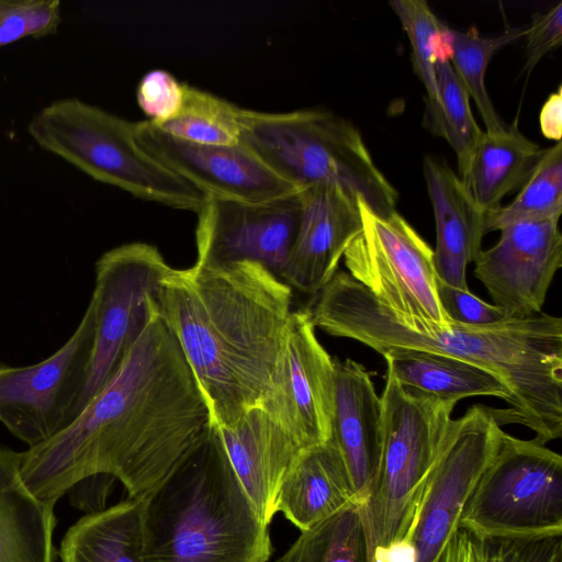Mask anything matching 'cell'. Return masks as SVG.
<instances>
[{
	"instance_id": "cell-1",
	"label": "cell",
	"mask_w": 562,
	"mask_h": 562,
	"mask_svg": "<svg viewBox=\"0 0 562 562\" xmlns=\"http://www.w3.org/2000/svg\"><path fill=\"white\" fill-rule=\"evenodd\" d=\"M212 428L196 380L158 312L77 418L22 452L21 475L36 497L53 506L93 475L112 476L130 497H140Z\"/></svg>"
},
{
	"instance_id": "cell-2",
	"label": "cell",
	"mask_w": 562,
	"mask_h": 562,
	"mask_svg": "<svg viewBox=\"0 0 562 562\" xmlns=\"http://www.w3.org/2000/svg\"><path fill=\"white\" fill-rule=\"evenodd\" d=\"M292 288L261 263L196 261L162 278L159 315L196 380L213 428L262 406L273 385Z\"/></svg>"
},
{
	"instance_id": "cell-3",
	"label": "cell",
	"mask_w": 562,
	"mask_h": 562,
	"mask_svg": "<svg viewBox=\"0 0 562 562\" xmlns=\"http://www.w3.org/2000/svg\"><path fill=\"white\" fill-rule=\"evenodd\" d=\"M312 322L328 335L359 341L380 355L419 350L479 366L499 378L513 403L493 408L501 426L519 424L547 443L562 435V318L547 313L490 325L439 326L380 304L348 272L337 271L314 296Z\"/></svg>"
},
{
	"instance_id": "cell-4",
	"label": "cell",
	"mask_w": 562,
	"mask_h": 562,
	"mask_svg": "<svg viewBox=\"0 0 562 562\" xmlns=\"http://www.w3.org/2000/svg\"><path fill=\"white\" fill-rule=\"evenodd\" d=\"M143 499L145 562H268L273 547L212 428Z\"/></svg>"
},
{
	"instance_id": "cell-5",
	"label": "cell",
	"mask_w": 562,
	"mask_h": 562,
	"mask_svg": "<svg viewBox=\"0 0 562 562\" xmlns=\"http://www.w3.org/2000/svg\"><path fill=\"white\" fill-rule=\"evenodd\" d=\"M382 442L366 502L359 506L368 562L412 529L446 446L454 404L403 387L386 369Z\"/></svg>"
},
{
	"instance_id": "cell-6",
	"label": "cell",
	"mask_w": 562,
	"mask_h": 562,
	"mask_svg": "<svg viewBox=\"0 0 562 562\" xmlns=\"http://www.w3.org/2000/svg\"><path fill=\"white\" fill-rule=\"evenodd\" d=\"M240 122V140L299 190L337 183L358 195L376 216L396 211V189L348 120L319 109L262 112L241 108Z\"/></svg>"
},
{
	"instance_id": "cell-7",
	"label": "cell",
	"mask_w": 562,
	"mask_h": 562,
	"mask_svg": "<svg viewBox=\"0 0 562 562\" xmlns=\"http://www.w3.org/2000/svg\"><path fill=\"white\" fill-rule=\"evenodd\" d=\"M45 150L91 178L175 209L198 212L205 195L140 147L134 122L77 98L41 109L27 126Z\"/></svg>"
},
{
	"instance_id": "cell-8",
	"label": "cell",
	"mask_w": 562,
	"mask_h": 562,
	"mask_svg": "<svg viewBox=\"0 0 562 562\" xmlns=\"http://www.w3.org/2000/svg\"><path fill=\"white\" fill-rule=\"evenodd\" d=\"M459 526L494 538L562 535V457L504 431Z\"/></svg>"
},
{
	"instance_id": "cell-9",
	"label": "cell",
	"mask_w": 562,
	"mask_h": 562,
	"mask_svg": "<svg viewBox=\"0 0 562 562\" xmlns=\"http://www.w3.org/2000/svg\"><path fill=\"white\" fill-rule=\"evenodd\" d=\"M170 269L157 247L140 241L114 247L97 261L88 304L93 315V348L79 414L114 376L159 312L161 280Z\"/></svg>"
},
{
	"instance_id": "cell-10",
	"label": "cell",
	"mask_w": 562,
	"mask_h": 562,
	"mask_svg": "<svg viewBox=\"0 0 562 562\" xmlns=\"http://www.w3.org/2000/svg\"><path fill=\"white\" fill-rule=\"evenodd\" d=\"M360 209L362 232L344 254L348 273L392 312L448 326L434 249L396 211L376 216L361 199Z\"/></svg>"
},
{
	"instance_id": "cell-11",
	"label": "cell",
	"mask_w": 562,
	"mask_h": 562,
	"mask_svg": "<svg viewBox=\"0 0 562 562\" xmlns=\"http://www.w3.org/2000/svg\"><path fill=\"white\" fill-rule=\"evenodd\" d=\"M92 348L88 305L72 335L47 359L23 367L0 363V423L29 448L66 429L79 415Z\"/></svg>"
},
{
	"instance_id": "cell-12",
	"label": "cell",
	"mask_w": 562,
	"mask_h": 562,
	"mask_svg": "<svg viewBox=\"0 0 562 562\" xmlns=\"http://www.w3.org/2000/svg\"><path fill=\"white\" fill-rule=\"evenodd\" d=\"M504 430L493 408L475 404L453 419L443 451L418 508L407 541L415 562H437Z\"/></svg>"
},
{
	"instance_id": "cell-13",
	"label": "cell",
	"mask_w": 562,
	"mask_h": 562,
	"mask_svg": "<svg viewBox=\"0 0 562 562\" xmlns=\"http://www.w3.org/2000/svg\"><path fill=\"white\" fill-rule=\"evenodd\" d=\"M335 366L308 308L293 311L273 385L262 406L305 450L331 438Z\"/></svg>"
},
{
	"instance_id": "cell-14",
	"label": "cell",
	"mask_w": 562,
	"mask_h": 562,
	"mask_svg": "<svg viewBox=\"0 0 562 562\" xmlns=\"http://www.w3.org/2000/svg\"><path fill=\"white\" fill-rule=\"evenodd\" d=\"M300 191L266 202L205 195L196 212V261H255L280 277L300 222Z\"/></svg>"
},
{
	"instance_id": "cell-15",
	"label": "cell",
	"mask_w": 562,
	"mask_h": 562,
	"mask_svg": "<svg viewBox=\"0 0 562 562\" xmlns=\"http://www.w3.org/2000/svg\"><path fill=\"white\" fill-rule=\"evenodd\" d=\"M137 143L204 195L266 202L300 191L247 144H198L165 133L149 120L134 122Z\"/></svg>"
},
{
	"instance_id": "cell-16",
	"label": "cell",
	"mask_w": 562,
	"mask_h": 562,
	"mask_svg": "<svg viewBox=\"0 0 562 562\" xmlns=\"http://www.w3.org/2000/svg\"><path fill=\"white\" fill-rule=\"evenodd\" d=\"M499 232L497 243L474 259V276L507 318L538 315L562 266L559 221L516 222Z\"/></svg>"
},
{
	"instance_id": "cell-17",
	"label": "cell",
	"mask_w": 562,
	"mask_h": 562,
	"mask_svg": "<svg viewBox=\"0 0 562 562\" xmlns=\"http://www.w3.org/2000/svg\"><path fill=\"white\" fill-rule=\"evenodd\" d=\"M301 215L280 278L315 296L336 274L345 251L362 232L360 198L331 182L300 191Z\"/></svg>"
},
{
	"instance_id": "cell-18",
	"label": "cell",
	"mask_w": 562,
	"mask_h": 562,
	"mask_svg": "<svg viewBox=\"0 0 562 562\" xmlns=\"http://www.w3.org/2000/svg\"><path fill=\"white\" fill-rule=\"evenodd\" d=\"M214 430L259 517L270 525L280 488L306 451L261 406Z\"/></svg>"
},
{
	"instance_id": "cell-19",
	"label": "cell",
	"mask_w": 562,
	"mask_h": 562,
	"mask_svg": "<svg viewBox=\"0 0 562 562\" xmlns=\"http://www.w3.org/2000/svg\"><path fill=\"white\" fill-rule=\"evenodd\" d=\"M335 403L330 440L348 470L359 506L370 490L381 452L382 403L371 373L355 360L334 358Z\"/></svg>"
},
{
	"instance_id": "cell-20",
	"label": "cell",
	"mask_w": 562,
	"mask_h": 562,
	"mask_svg": "<svg viewBox=\"0 0 562 562\" xmlns=\"http://www.w3.org/2000/svg\"><path fill=\"white\" fill-rule=\"evenodd\" d=\"M423 170L436 223L437 276L452 286L469 290L467 268L482 250L486 213L443 159L425 156Z\"/></svg>"
},
{
	"instance_id": "cell-21",
	"label": "cell",
	"mask_w": 562,
	"mask_h": 562,
	"mask_svg": "<svg viewBox=\"0 0 562 562\" xmlns=\"http://www.w3.org/2000/svg\"><path fill=\"white\" fill-rule=\"evenodd\" d=\"M359 505L348 470L329 440L306 451L283 482L277 513L307 531L350 505Z\"/></svg>"
},
{
	"instance_id": "cell-22",
	"label": "cell",
	"mask_w": 562,
	"mask_h": 562,
	"mask_svg": "<svg viewBox=\"0 0 562 562\" xmlns=\"http://www.w3.org/2000/svg\"><path fill=\"white\" fill-rule=\"evenodd\" d=\"M22 452L0 445V562H55L54 507L21 475Z\"/></svg>"
},
{
	"instance_id": "cell-23",
	"label": "cell",
	"mask_w": 562,
	"mask_h": 562,
	"mask_svg": "<svg viewBox=\"0 0 562 562\" xmlns=\"http://www.w3.org/2000/svg\"><path fill=\"white\" fill-rule=\"evenodd\" d=\"M383 358L387 369L405 389L457 404L470 396H496L509 407L513 395L492 372L448 356L419 350L392 349Z\"/></svg>"
},
{
	"instance_id": "cell-24",
	"label": "cell",
	"mask_w": 562,
	"mask_h": 562,
	"mask_svg": "<svg viewBox=\"0 0 562 562\" xmlns=\"http://www.w3.org/2000/svg\"><path fill=\"white\" fill-rule=\"evenodd\" d=\"M57 554L60 562H145L142 496L87 513L67 529Z\"/></svg>"
},
{
	"instance_id": "cell-25",
	"label": "cell",
	"mask_w": 562,
	"mask_h": 562,
	"mask_svg": "<svg viewBox=\"0 0 562 562\" xmlns=\"http://www.w3.org/2000/svg\"><path fill=\"white\" fill-rule=\"evenodd\" d=\"M542 150L516 124L499 133L483 132L463 180L475 203L487 214L527 181Z\"/></svg>"
},
{
	"instance_id": "cell-26",
	"label": "cell",
	"mask_w": 562,
	"mask_h": 562,
	"mask_svg": "<svg viewBox=\"0 0 562 562\" xmlns=\"http://www.w3.org/2000/svg\"><path fill=\"white\" fill-rule=\"evenodd\" d=\"M390 5L409 40L413 69L427 93L424 124L431 133L441 136L442 114L436 68L441 56L450 57V29L425 0H392Z\"/></svg>"
},
{
	"instance_id": "cell-27",
	"label": "cell",
	"mask_w": 562,
	"mask_h": 562,
	"mask_svg": "<svg viewBox=\"0 0 562 562\" xmlns=\"http://www.w3.org/2000/svg\"><path fill=\"white\" fill-rule=\"evenodd\" d=\"M526 27H507L497 36H481L476 27L449 32L450 63L483 119L485 132L499 133L507 124L498 116L485 86L492 57L502 48L525 36Z\"/></svg>"
},
{
	"instance_id": "cell-28",
	"label": "cell",
	"mask_w": 562,
	"mask_h": 562,
	"mask_svg": "<svg viewBox=\"0 0 562 562\" xmlns=\"http://www.w3.org/2000/svg\"><path fill=\"white\" fill-rule=\"evenodd\" d=\"M562 213V144L543 149L516 198L485 216L486 232L516 222L559 221Z\"/></svg>"
},
{
	"instance_id": "cell-29",
	"label": "cell",
	"mask_w": 562,
	"mask_h": 562,
	"mask_svg": "<svg viewBox=\"0 0 562 562\" xmlns=\"http://www.w3.org/2000/svg\"><path fill=\"white\" fill-rule=\"evenodd\" d=\"M241 108L209 91L184 83L178 114L156 125L177 138L209 145H234L241 138Z\"/></svg>"
},
{
	"instance_id": "cell-30",
	"label": "cell",
	"mask_w": 562,
	"mask_h": 562,
	"mask_svg": "<svg viewBox=\"0 0 562 562\" xmlns=\"http://www.w3.org/2000/svg\"><path fill=\"white\" fill-rule=\"evenodd\" d=\"M274 562H368L359 505L301 531Z\"/></svg>"
},
{
	"instance_id": "cell-31",
	"label": "cell",
	"mask_w": 562,
	"mask_h": 562,
	"mask_svg": "<svg viewBox=\"0 0 562 562\" xmlns=\"http://www.w3.org/2000/svg\"><path fill=\"white\" fill-rule=\"evenodd\" d=\"M437 562H562V535L494 538L458 526Z\"/></svg>"
},
{
	"instance_id": "cell-32",
	"label": "cell",
	"mask_w": 562,
	"mask_h": 562,
	"mask_svg": "<svg viewBox=\"0 0 562 562\" xmlns=\"http://www.w3.org/2000/svg\"><path fill=\"white\" fill-rule=\"evenodd\" d=\"M436 70L442 114L441 137L456 153L458 176L463 181L483 131L472 114L471 98L457 76L449 56H441L438 59Z\"/></svg>"
},
{
	"instance_id": "cell-33",
	"label": "cell",
	"mask_w": 562,
	"mask_h": 562,
	"mask_svg": "<svg viewBox=\"0 0 562 562\" xmlns=\"http://www.w3.org/2000/svg\"><path fill=\"white\" fill-rule=\"evenodd\" d=\"M60 23L58 0H0V47L52 35Z\"/></svg>"
},
{
	"instance_id": "cell-34",
	"label": "cell",
	"mask_w": 562,
	"mask_h": 562,
	"mask_svg": "<svg viewBox=\"0 0 562 562\" xmlns=\"http://www.w3.org/2000/svg\"><path fill=\"white\" fill-rule=\"evenodd\" d=\"M136 99L149 121L159 124L175 117L180 111L184 99V83L167 70L153 69L140 79Z\"/></svg>"
},
{
	"instance_id": "cell-35",
	"label": "cell",
	"mask_w": 562,
	"mask_h": 562,
	"mask_svg": "<svg viewBox=\"0 0 562 562\" xmlns=\"http://www.w3.org/2000/svg\"><path fill=\"white\" fill-rule=\"evenodd\" d=\"M437 292L443 312L452 322L480 326L495 324L507 318L496 305L482 301L470 290L452 286L439 278Z\"/></svg>"
},
{
	"instance_id": "cell-36",
	"label": "cell",
	"mask_w": 562,
	"mask_h": 562,
	"mask_svg": "<svg viewBox=\"0 0 562 562\" xmlns=\"http://www.w3.org/2000/svg\"><path fill=\"white\" fill-rule=\"evenodd\" d=\"M526 59L524 72L530 74L539 60L557 49L562 42V1L546 13H535L526 27Z\"/></svg>"
},
{
	"instance_id": "cell-37",
	"label": "cell",
	"mask_w": 562,
	"mask_h": 562,
	"mask_svg": "<svg viewBox=\"0 0 562 562\" xmlns=\"http://www.w3.org/2000/svg\"><path fill=\"white\" fill-rule=\"evenodd\" d=\"M543 136L561 142L562 136V89L561 86L543 103L539 115Z\"/></svg>"
}]
</instances>
